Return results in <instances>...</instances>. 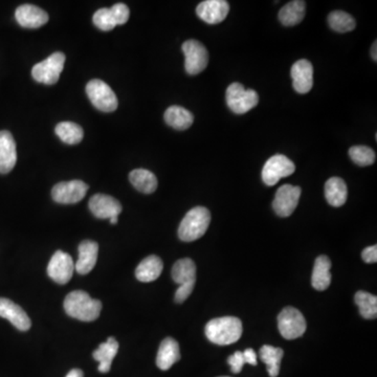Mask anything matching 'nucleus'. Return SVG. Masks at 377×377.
Listing matches in <instances>:
<instances>
[{
	"instance_id": "nucleus-11",
	"label": "nucleus",
	"mask_w": 377,
	"mask_h": 377,
	"mask_svg": "<svg viewBox=\"0 0 377 377\" xmlns=\"http://www.w3.org/2000/svg\"><path fill=\"white\" fill-rule=\"evenodd\" d=\"M75 263L69 254L57 251L51 258L47 265V275L58 284H66L73 278Z\"/></svg>"
},
{
	"instance_id": "nucleus-41",
	"label": "nucleus",
	"mask_w": 377,
	"mask_h": 377,
	"mask_svg": "<svg viewBox=\"0 0 377 377\" xmlns=\"http://www.w3.org/2000/svg\"><path fill=\"white\" fill-rule=\"evenodd\" d=\"M118 218L119 217L110 218V223L111 224H117V222H118Z\"/></svg>"
},
{
	"instance_id": "nucleus-17",
	"label": "nucleus",
	"mask_w": 377,
	"mask_h": 377,
	"mask_svg": "<svg viewBox=\"0 0 377 377\" xmlns=\"http://www.w3.org/2000/svg\"><path fill=\"white\" fill-rule=\"evenodd\" d=\"M291 78L293 88L297 93H309L313 85V67L308 60L302 59L297 61L291 67Z\"/></svg>"
},
{
	"instance_id": "nucleus-42",
	"label": "nucleus",
	"mask_w": 377,
	"mask_h": 377,
	"mask_svg": "<svg viewBox=\"0 0 377 377\" xmlns=\"http://www.w3.org/2000/svg\"><path fill=\"white\" fill-rule=\"evenodd\" d=\"M221 377H228V376H221Z\"/></svg>"
},
{
	"instance_id": "nucleus-30",
	"label": "nucleus",
	"mask_w": 377,
	"mask_h": 377,
	"mask_svg": "<svg viewBox=\"0 0 377 377\" xmlns=\"http://www.w3.org/2000/svg\"><path fill=\"white\" fill-rule=\"evenodd\" d=\"M55 132L62 142L69 145L79 144L84 136L82 127L73 122H61L56 126Z\"/></svg>"
},
{
	"instance_id": "nucleus-10",
	"label": "nucleus",
	"mask_w": 377,
	"mask_h": 377,
	"mask_svg": "<svg viewBox=\"0 0 377 377\" xmlns=\"http://www.w3.org/2000/svg\"><path fill=\"white\" fill-rule=\"evenodd\" d=\"M87 190L88 186L82 180H71L56 184L51 190V196L58 204H77L85 197Z\"/></svg>"
},
{
	"instance_id": "nucleus-8",
	"label": "nucleus",
	"mask_w": 377,
	"mask_h": 377,
	"mask_svg": "<svg viewBox=\"0 0 377 377\" xmlns=\"http://www.w3.org/2000/svg\"><path fill=\"white\" fill-rule=\"evenodd\" d=\"M182 51L186 58L184 69L188 75H198L208 66L209 53L199 41L193 39L186 41L182 45Z\"/></svg>"
},
{
	"instance_id": "nucleus-2",
	"label": "nucleus",
	"mask_w": 377,
	"mask_h": 377,
	"mask_svg": "<svg viewBox=\"0 0 377 377\" xmlns=\"http://www.w3.org/2000/svg\"><path fill=\"white\" fill-rule=\"evenodd\" d=\"M210 342L220 346L234 344L242 335V323L238 317H223L212 319L206 326Z\"/></svg>"
},
{
	"instance_id": "nucleus-29",
	"label": "nucleus",
	"mask_w": 377,
	"mask_h": 377,
	"mask_svg": "<svg viewBox=\"0 0 377 377\" xmlns=\"http://www.w3.org/2000/svg\"><path fill=\"white\" fill-rule=\"evenodd\" d=\"M283 350L281 348L264 345L260 349V358L267 366L269 376L277 377L280 372V363L283 357Z\"/></svg>"
},
{
	"instance_id": "nucleus-1",
	"label": "nucleus",
	"mask_w": 377,
	"mask_h": 377,
	"mask_svg": "<svg viewBox=\"0 0 377 377\" xmlns=\"http://www.w3.org/2000/svg\"><path fill=\"white\" fill-rule=\"evenodd\" d=\"M64 309L67 315L82 322H93L100 317L102 303L93 299L83 291L69 293L64 300Z\"/></svg>"
},
{
	"instance_id": "nucleus-38",
	"label": "nucleus",
	"mask_w": 377,
	"mask_h": 377,
	"mask_svg": "<svg viewBox=\"0 0 377 377\" xmlns=\"http://www.w3.org/2000/svg\"><path fill=\"white\" fill-rule=\"evenodd\" d=\"M242 353H243L244 361H245V363L252 365V366H256V365H257V354H256V352L253 350V349H247V350H244V352Z\"/></svg>"
},
{
	"instance_id": "nucleus-7",
	"label": "nucleus",
	"mask_w": 377,
	"mask_h": 377,
	"mask_svg": "<svg viewBox=\"0 0 377 377\" xmlns=\"http://www.w3.org/2000/svg\"><path fill=\"white\" fill-rule=\"evenodd\" d=\"M278 328L284 339H295L306 331V321L301 311L293 307H287L278 315Z\"/></svg>"
},
{
	"instance_id": "nucleus-13",
	"label": "nucleus",
	"mask_w": 377,
	"mask_h": 377,
	"mask_svg": "<svg viewBox=\"0 0 377 377\" xmlns=\"http://www.w3.org/2000/svg\"><path fill=\"white\" fill-rule=\"evenodd\" d=\"M89 210L100 219L119 217L122 212V204L112 196L96 194L89 200Z\"/></svg>"
},
{
	"instance_id": "nucleus-27",
	"label": "nucleus",
	"mask_w": 377,
	"mask_h": 377,
	"mask_svg": "<svg viewBox=\"0 0 377 377\" xmlns=\"http://www.w3.org/2000/svg\"><path fill=\"white\" fill-rule=\"evenodd\" d=\"M164 118L167 124L176 130H186L190 128L194 122L193 114L180 106L169 107L165 112Z\"/></svg>"
},
{
	"instance_id": "nucleus-40",
	"label": "nucleus",
	"mask_w": 377,
	"mask_h": 377,
	"mask_svg": "<svg viewBox=\"0 0 377 377\" xmlns=\"http://www.w3.org/2000/svg\"><path fill=\"white\" fill-rule=\"evenodd\" d=\"M377 43L376 41H375L374 45H372V49H371V56H372L373 60L376 61L377 60Z\"/></svg>"
},
{
	"instance_id": "nucleus-36",
	"label": "nucleus",
	"mask_w": 377,
	"mask_h": 377,
	"mask_svg": "<svg viewBox=\"0 0 377 377\" xmlns=\"http://www.w3.org/2000/svg\"><path fill=\"white\" fill-rule=\"evenodd\" d=\"M228 363L231 366L232 372L235 373V374L241 372L242 368H243L244 364H245L243 353L240 352V351L234 353L233 355H231L228 358Z\"/></svg>"
},
{
	"instance_id": "nucleus-31",
	"label": "nucleus",
	"mask_w": 377,
	"mask_h": 377,
	"mask_svg": "<svg viewBox=\"0 0 377 377\" xmlns=\"http://www.w3.org/2000/svg\"><path fill=\"white\" fill-rule=\"evenodd\" d=\"M355 303L360 309L361 315L364 319H373L377 317V297L367 291H357L355 293Z\"/></svg>"
},
{
	"instance_id": "nucleus-19",
	"label": "nucleus",
	"mask_w": 377,
	"mask_h": 377,
	"mask_svg": "<svg viewBox=\"0 0 377 377\" xmlns=\"http://www.w3.org/2000/svg\"><path fill=\"white\" fill-rule=\"evenodd\" d=\"M99 245L97 242L84 240L79 245V258L75 264V271L80 275H87L96 267Z\"/></svg>"
},
{
	"instance_id": "nucleus-12",
	"label": "nucleus",
	"mask_w": 377,
	"mask_h": 377,
	"mask_svg": "<svg viewBox=\"0 0 377 377\" xmlns=\"http://www.w3.org/2000/svg\"><path fill=\"white\" fill-rule=\"evenodd\" d=\"M300 196H301L300 186H291V184L280 186L273 202L276 214L280 217L291 216L299 204Z\"/></svg>"
},
{
	"instance_id": "nucleus-16",
	"label": "nucleus",
	"mask_w": 377,
	"mask_h": 377,
	"mask_svg": "<svg viewBox=\"0 0 377 377\" xmlns=\"http://www.w3.org/2000/svg\"><path fill=\"white\" fill-rule=\"evenodd\" d=\"M16 21L25 29H39L47 25L49 15L40 8L33 5H23L15 12Z\"/></svg>"
},
{
	"instance_id": "nucleus-25",
	"label": "nucleus",
	"mask_w": 377,
	"mask_h": 377,
	"mask_svg": "<svg viewBox=\"0 0 377 377\" xmlns=\"http://www.w3.org/2000/svg\"><path fill=\"white\" fill-rule=\"evenodd\" d=\"M325 197L330 206H342L348 197L346 182L339 178H329L325 184Z\"/></svg>"
},
{
	"instance_id": "nucleus-9",
	"label": "nucleus",
	"mask_w": 377,
	"mask_h": 377,
	"mask_svg": "<svg viewBox=\"0 0 377 377\" xmlns=\"http://www.w3.org/2000/svg\"><path fill=\"white\" fill-rule=\"evenodd\" d=\"M295 170V164L289 158L277 154L271 156L264 165L262 180L267 186H275L281 178L291 175Z\"/></svg>"
},
{
	"instance_id": "nucleus-35",
	"label": "nucleus",
	"mask_w": 377,
	"mask_h": 377,
	"mask_svg": "<svg viewBox=\"0 0 377 377\" xmlns=\"http://www.w3.org/2000/svg\"><path fill=\"white\" fill-rule=\"evenodd\" d=\"M111 13L116 21L117 25H125L128 21L130 11L124 3H117L110 8Z\"/></svg>"
},
{
	"instance_id": "nucleus-14",
	"label": "nucleus",
	"mask_w": 377,
	"mask_h": 377,
	"mask_svg": "<svg viewBox=\"0 0 377 377\" xmlns=\"http://www.w3.org/2000/svg\"><path fill=\"white\" fill-rule=\"evenodd\" d=\"M229 11L230 5L226 0H206L196 8L198 17L209 25L222 23Z\"/></svg>"
},
{
	"instance_id": "nucleus-18",
	"label": "nucleus",
	"mask_w": 377,
	"mask_h": 377,
	"mask_svg": "<svg viewBox=\"0 0 377 377\" xmlns=\"http://www.w3.org/2000/svg\"><path fill=\"white\" fill-rule=\"evenodd\" d=\"M17 162V149L11 132L0 131V173L7 174Z\"/></svg>"
},
{
	"instance_id": "nucleus-37",
	"label": "nucleus",
	"mask_w": 377,
	"mask_h": 377,
	"mask_svg": "<svg viewBox=\"0 0 377 377\" xmlns=\"http://www.w3.org/2000/svg\"><path fill=\"white\" fill-rule=\"evenodd\" d=\"M362 258L366 263H376L377 262V245L367 247L363 251Z\"/></svg>"
},
{
	"instance_id": "nucleus-24",
	"label": "nucleus",
	"mask_w": 377,
	"mask_h": 377,
	"mask_svg": "<svg viewBox=\"0 0 377 377\" xmlns=\"http://www.w3.org/2000/svg\"><path fill=\"white\" fill-rule=\"evenodd\" d=\"M164 269L162 259L158 256H149L145 258L136 269V277L138 281L149 283L160 277Z\"/></svg>"
},
{
	"instance_id": "nucleus-15",
	"label": "nucleus",
	"mask_w": 377,
	"mask_h": 377,
	"mask_svg": "<svg viewBox=\"0 0 377 377\" xmlns=\"http://www.w3.org/2000/svg\"><path fill=\"white\" fill-rule=\"evenodd\" d=\"M0 317L7 319L21 331H27L32 326L31 319L19 305L11 300L0 297Z\"/></svg>"
},
{
	"instance_id": "nucleus-28",
	"label": "nucleus",
	"mask_w": 377,
	"mask_h": 377,
	"mask_svg": "<svg viewBox=\"0 0 377 377\" xmlns=\"http://www.w3.org/2000/svg\"><path fill=\"white\" fill-rule=\"evenodd\" d=\"M131 184L138 191L145 194L156 192L158 188V178L152 172L145 169H136L129 174Z\"/></svg>"
},
{
	"instance_id": "nucleus-3",
	"label": "nucleus",
	"mask_w": 377,
	"mask_h": 377,
	"mask_svg": "<svg viewBox=\"0 0 377 377\" xmlns=\"http://www.w3.org/2000/svg\"><path fill=\"white\" fill-rule=\"evenodd\" d=\"M211 222V213L204 206H196L190 210L180 222L178 237L184 242L199 239L206 234Z\"/></svg>"
},
{
	"instance_id": "nucleus-26",
	"label": "nucleus",
	"mask_w": 377,
	"mask_h": 377,
	"mask_svg": "<svg viewBox=\"0 0 377 377\" xmlns=\"http://www.w3.org/2000/svg\"><path fill=\"white\" fill-rule=\"evenodd\" d=\"M306 3L302 0H295L287 3L279 12V19L285 27L299 25L305 17Z\"/></svg>"
},
{
	"instance_id": "nucleus-20",
	"label": "nucleus",
	"mask_w": 377,
	"mask_h": 377,
	"mask_svg": "<svg viewBox=\"0 0 377 377\" xmlns=\"http://www.w3.org/2000/svg\"><path fill=\"white\" fill-rule=\"evenodd\" d=\"M180 360V345L172 337H167L160 343L156 356V365L160 370H169Z\"/></svg>"
},
{
	"instance_id": "nucleus-22",
	"label": "nucleus",
	"mask_w": 377,
	"mask_h": 377,
	"mask_svg": "<svg viewBox=\"0 0 377 377\" xmlns=\"http://www.w3.org/2000/svg\"><path fill=\"white\" fill-rule=\"evenodd\" d=\"M119 343L114 337H108L106 342L102 343L98 349L93 351V356L99 362V371L101 373H108L111 364L116 355L118 354Z\"/></svg>"
},
{
	"instance_id": "nucleus-32",
	"label": "nucleus",
	"mask_w": 377,
	"mask_h": 377,
	"mask_svg": "<svg viewBox=\"0 0 377 377\" xmlns=\"http://www.w3.org/2000/svg\"><path fill=\"white\" fill-rule=\"evenodd\" d=\"M328 23L331 29L337 33H347L353 31L356 27L354 18L343 11H335L329 14Z\"/></svg>"
},
{
	"instance_id": "nucleus-23",
	"label": "nucleus",
	"mask_w": 377,
	"mask_h": 377,
	"mask_svg": "<svg viewBox=\"0 0 377 377\" xmlns=\"http://www.w3.org/2000/svg\"><path fill=\"white\" fill-rule=\"evenodd\" d=\"M331 261L327 256L317 258L313 267L311 285L319 291H326L331 283Z\"/></svg>"
},
{
	"instance_id": "nucleus-6",
	"label": "nucleus",
	"mask_w": 377,
	"mask_h": 377,
	"mask_svg": "<svg viewBox=\"0 0 377 377\" xmlns=\"http://www.w3.org/2000/svg\"><path fill=\"white\" fill-rule=\"evenodd\" d=\"M87 96L93 103V106L103 112H112L118 108V98L112 89L103 82L102 80L95 79L89 81L86 86Z\"/></svg>"
},
{
	"instance_id": "nucleus-5",
	"label": "nucleus",
	"mask_w": 377,
	"mask_h": 377,
	"mask_svg": "<svg viewBox=\"0 0 377 377\" xmlns=\"http://www.w3.org/2000/svg\"><path fill=\"white\" fill-rule=\"evenodd\" d=\"M65 55L60 51L53 53L49 58L38 63L32 69L34 80L47 85H53L58 82L64 67Z\"/></svg>"
},
{
	"instance_id": "nucleus-4",
	"label": "nucleus",
	"mask_w": 377,
	"mask_h": 377,
	"mask_svg": "<svg viewBox=\"0 0 377 377\" xmlns=\"http://www.w3.org/2000/svg\"><path fill=\"white\" fill-rule=\"evenodd\" d=\"M226 104L237 114H243L257 106L258 93L253 89H245L240 83H233L226 89Z\"/></svg>"
},
{
	"instance_id": "nucleus-34",
	"label": "nucleus",
	"mask_w": 377,
	"mask_h": 377,
	"mask_svg": "<svg viewBox=\"0 0 377 377\" xmlns=\"http://www.w3.org/2000/svg\"><path fill=\"white\" fill-rule=\"evenodd\" d=\"M93 21L95 25L101 31H111L117 27L111 10L106 8L98 10L93 15Z\"/></svg>"
},
{
	"instance_id": "nucleus-33",
	"label": "nucleus",
	"mask_w": 377,
	"mask_h": 377,
	"mask_svg": "<svg viewBox=\"0 0 377 377\" xmlns=\"http://www.w3.org/2000/svg\"><path fill=\"white\" fill-rule=\"evenodd\" d=\"M349 156L358 166H371L375 162V152L370 147H351L350 150H349Z\"/></svg>"
},
{
	"instance_id": "nucleus-21",
	"label": "nucleus",
	"mask_w": 377,
	"mask_h": 377,
	"mask_svg": "<svg viewBox=\"0 0 377 377\" xmlns=\"http://www.w3.org/2000/svg\"><path fill=\"white\" fill-rule=\"evenodd\" d=\"M172 278L180 287H195L196 265L193 260L190 258L178 260L172 269Z\"/></svg>"
},
{
	"instance_id": "nucleus-39",
	"label": "nucleus",
	"mask_w": 377,
	"mask_h": 377,
	"mask_svg": "<svg viewBox=\"0 0 377 377\" xmlns=\"http://www.w3.org/2000/svg\"><path fill=\"white\" fill-rule=\"evenodd\" d=\"M65 377H84V374H83V371L80 370V369H73V370L67 373Z\"/></svg>"
}]
</instances>
